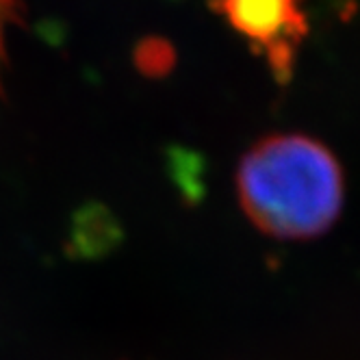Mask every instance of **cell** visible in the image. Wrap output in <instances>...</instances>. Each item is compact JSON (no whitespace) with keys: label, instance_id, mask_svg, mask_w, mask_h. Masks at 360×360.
<instances>
[{"label":"cell","instance_id":"obj_1","mask_svg":"<svg viewBox=\"0 0 360 360\" xmlns=\"http://www.w3.org/2000/svg\"><path fill=\"white\" fill-rule=\"evenodd\" d=\"M237 189L245 215L265 235L313 239L341 213L343 174L323 143L304 135H278L245 154Z\"/></svg>","mask_w":360,"mask_h":360},{"label":"cell","instance_id":"obj_2","mask_svg":"<svg viewBox=\"0 0 360 360\" xmlns=\"http://www.w3.org/2000/svg\"><path fill=\"white\" fill-rule=\"evenodd\" d=\"M300 3L302 0H213V7L265 55L276 79L287 83L297 48L308 33V20Z\"/></svg>","mask_w":360,"mask_h":360},{"label":"cell","instance_id":"obj_3","mask_svg":"<svg viewBox=\"0 0 360 360\" xmlns=\"http://www.w3.org/2000/svg\"><path fill=\"white\" fill-rule=\"evenodd\" d=\"M176 63V53L169 41L161 37H146L135 48V65L141 74L159 79V76L169 74Z\"/></svg>","mask_w":360,"mask_h":360},{"label":"cell","instance_id":"obj_4","mask_svg":"<svg viewBox=\"0 0 360 360\" xmlns=\"http://www.w3.org/2000/svg\"><path fill=\"white\" fill-rule=\"evenodd\" d=\"M22 22V0H0V96H3V74L7 68V31Z\"/></svg>","mask_w":360,"mask_h":360}]
</instances>
